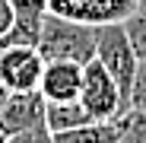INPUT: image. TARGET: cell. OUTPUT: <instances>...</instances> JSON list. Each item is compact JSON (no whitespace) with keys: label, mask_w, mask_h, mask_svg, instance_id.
<instances>
[{"label":"cell","mask_w":146,"mask_h":143,"mask_svg":"<svg viewBox=\"0 0 146 143\" xmlns=\"http://www.w3.org/2000/svg\"><path fill=\"white\" fill-rule=\"evenodd\" d=\"M95 29L99 26H86V22H73L64 16L48 13L41 22V35H38V51L48 61H73V64H89L95 57Z\"/></svg>","instance_id":"cell-1"},{"label":"cell","mask_w":146,"mask_h":143,"mask_svg":"<svg viewBox=\"0 0 146 143\" xmlns=\"http://www.w3.org/2000/svg\"><path fill=\"white\" fill-rule=\"evenodd\" d=\"M95 61L114 76L121 95L127 99V108H130V86L137 76L140 57H137V48L124 22H108V26L95 29Z\"/></svg>","instance_id":"cell-2"},{"label":"cell","mask_w":146,"mask_h":143,"mask_svg":"<svg viewBox=\"0 0 146 143\" xmlns=\"http://www.w3.org/2000/svg\"><path fill=\"white\" fill-rule=\"evenodd\" d=\"M80 102L92 114V121H114V118H121V114L127 111V99L121 95L114 76L95 57L83 67V92H80Z\"/></svg>","instance_id":"cell-3"},{"label":"cell","mask_w":146,"mask_h":143,"mask_svg":"<svg viewBox=\"0 0 146 143\" xmlns=\"http://www.w3.org/2000/svg\"><path fill=\"white\" fill-rule=\"evenodd\" d=\"M140 0H48V13L86 22V26H108V22H127L137 13Z\"/></svg>","instance_id":"cell-4"},{"label":"cell","mask_w":146,"mask_h":143,"mask_svg":"<svg viewBox=\"0 0 146 143\" xmlns=\"http://www.w3.org/2000/svg\"><path fill=\"white\" fill-rule=\"evenodd\" d=\"M44 73V57L35 45H10L0 48V80L10 92L38 89Z\"/></svg>","instance_id":"cell-5"},{"label":"cell","mask_w":146,"mask_h":143,"mask_svg":"<svg viewBox=\"0 0 146 143\" xmlns=\"http://www.w3.org/2000/svg\"><path fill=\"white\" fill-rule=\"evenodd\" d=\"M48 127V102L38 89L32 92H10L7 105L0 108V130L3 137L19 134V130H35Z\"/></svg>","instance_id":"cell-6"},{"label":"cell","mask_w":146,"mask_h":143,"mask_svg":"<svg viewBox=\"0 0 146 143\" xmlns=\"http://www.w3.org/2000/svg\"><path fill=\"white\" fill-rule=\"evenodd\" d=\"M83 67L73 61H48L38 83V92L44 102H76L83 92Z\"/></svg>","instance_id":"cell-7"},{"label":"cell","mask_w":146,"mask_h":143,"mask_svg":"<svg viewBox=\"0 0 146 143\" xmlns=\"http://www.w3.org/2000/svg\"><path fill=\"white\" fill-rule=\"evenodd\" d=\"M54 143H121V118L114 121H89L83 127L54 134Z\"/></svg>","instance_id":"cell-8"},{"label":"cell","mask_w":146,"mask_h":143,"mask_svg":"<svg viewBox=\"0 0 146 143\" xmlns=\"http://www.w3.org/2000/svg\"><path fill=\"white\" fill-rule=\"evenodd\" d=\"M92 121V114L83 108V102H48V130L60 134V130H73Z\"/></svg>","instance_id":"cell-9"},{"label":"cell","mask_w":146,"mask_h":143,"mask_svg":"<svg viewBox=\"0 0 146 143\" xmlns=\"http://www.w3.org/2000/svg\"><path fill=\"white\" fill-rule=\"evenodd\" d=\"M121 143H146V111L127 108L121 114Z\"/></svg>","instance_id":"cell-10"},{"label":"cell","mask_w":146,"mask_h":143,"mask_svg":"<svg viewBox=\"0 0 146 143\" xmlns=\"http://www.w3.org/2000/svg\"><path fill=\"white\" fill-rule=\"evenodd\" d=\"M130 108L146 111V61H140V67H137V76L130 86Z\"/></svg>","instance_id":"cell-11"},{"label":"cell","mask_w":146,"mask_h":143,"mask_svg":"<svg viewBox=\"0 0 146 143\" xmlns=\"http://www.w3.org/2000/svg\"><path fill=\"white\" fill-rule=\"evenodd\" d=\"M124 26H127L130 41H133V48H137V57L146 61V19H143V16H130Z\"/></svg>","instance_id":"cell-12"},{"label":"cell","mask_w":146,"mask_h":143,"mask_svg":"<svg viewBox=\"0 0 146 143\" xmlns=\"http://www.w3.org/2000/svg\"><path fill=\"white\" fill-rule=\"evenodd\" d=\"M3 143H54V134L48 127H35V130H19L3 137Z\"/></svg>","instance_id":"cell-13"},{"label":"cell","mask_w":146,"mask_h":143,"mask_svg":"<svg viewBox=\"0 0 146 143\" xmlns=\"http://www.w3.org/2000/svg\"><path fill=\"white\" fill-rule=\"evenodd\" d=\"M13 22H16V13H13V3L10 0H0V38H7L10 29H13Z\"/></svg>","instance_id":"cell-14"},{"label":"cell","mask_w":146,"mask_h":143,"mask_svg":"<svg viewBox=\"0 0 146 143\" xmlns=\"http://www.w3.org/2000/svg\"><path fill=\"white\" fill-rule=\"evenodd\" d=\"M7 99H10V89L3 86V80H0V108H3V105H7Z\"/></svg>","instance_id":"cell-15"},{"label":"cell","mask_w":146,"mask_h":143,"mask_svg":"<svg viewBox=\"0 0 146 143\" xmlns=\"http://www.w3.org/2000/svg\"><path fill=\"white\" fill-rule=\"evenodd\" d=\"M133 16H143V19H146V0H140V3H137V13H133Z\"/></svg>","instance_id":"cell-16"}]
</instances>
